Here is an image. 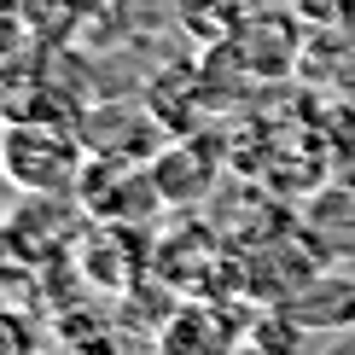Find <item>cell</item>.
<instances>
[{
  "mask_svg": "<svg viewBox=\"0 0 355 355\" xmlns=\"http://www.w3.org/2000/svg\"><path fill=\"white\" fill-rule=\"evenodd\" d=\"M82 169H87V146L76 128L29 123V116L6 123V175L18 192H76Z\"/></svg>",
  "mask_w": 355,
  "mask_h": 355,
  "instance_id": "cell-1",
  "label": "cell"
},
{
  "mask_svg": "<svg viewBox=\"0 0 355 355\" xmlns=\"http://www.w3.org/2000/svg\"><path fill=\"white\" fill-rule=\"evenodd\" d=\"M239 268H245V297L257 309H286L315 274H327V250H320V239L291 227L268 245L239 250Z\"/></svg>",
  "mask_w": 355,
  "mask_h": 355,
  "instance_id": "cell-2",
  "label": "cell"
},
{
  "mask_svg": "<svg viewBox=\"0 0 355 355\" xmlns=\"http://www.w3.org/2000/svg\"><path fill=\"white\" fill-rule=\"evenodd\" d=\"M257 309L250 297H181L175 315L157 327V355H239Z\"/></svg>",
  "mask_w": 355,
  "mask_h": 355,
  "instance_id": "cell-3",
  "label": "cell"
},
{
  "mask_svg": "<svg viewBox=\"0 0 355 355\" xmlns=\"http://www.w3.org/2000/svg\"><path fill=\"white\" fill-rule=\"evenodd\" d=\"M70 257L82 262V274L94 279V286H105V291H135L140 279H152V239L140 233V221H87L82 227V239Z\"/></svg>",
  "mask_w": 355,
  "mask_h": 355,
  "instance_id": "cell-4",
  "label": "cell"
},
{
  "mask_svg": "<svg viewBox=\"0 0 355 355\" xmlns=\"http://www.w3.org/2000/svg\"><path fill=\"white\" fill-rule=\"evenodd\" d=\"M221 175H227V152L216 140H198V135L164 140V152L152 157V181H157L164 210H198V204H210L221 192Z\"/></svg>",
  "mask_w": 355,
  "mask_h": 355,
  "instance_id": "cell-5",
  "label": "cell"
},
{
  "mask_svg": "<svg viewBox=\"0 0 355 355\" xmlns=\"http://www.w3.org/2000/svg\"><path fill=\"white\" fill-rule=\"evenodd\" d=\"M82 146L87 157H116V164H152L164 152V128H157L152 105H128V99H111V105H87L82 116Z\"/></svg>",
  "mask_w": 355,
  "mask_h": 355,
  "instance_id": "cell-6",
  "label": "cell"
},
{
  "mask_svg": "<svg viewBox=\"0 0 355 355\" xmlns=\"http://www.w3.org/2000/svg\"><path fill=\"white\" fill-rule=\"evenodd\" d=\"M297 12H262V18H250L239 35V64L250 70V76H286L291 64H297V47H303V35H297Z\"/></svg>",
  "mask_w": 355,
  "mask_h": 355,
  "instance_id": "cell-7",
  "label": "cell"
},
{
  "mask_svg": "<svg viewBox=\"0 0 355 355\" xmlns=\"http://www.w3.org/2000/svg\"><path fill=\"white\" fill-rule=\"evenodd\" d=\"M286 315L297 320V327H309V332H355V279L338 274V268L315 274L297 297L286 303Z\"/></svg>",
  "mask_w": 355,
  "mask_h": 355,
  "instance_id": "cell-8",
  "label": "cell"
},
{
  "mask_svg": "<svg viewBox=\"0 0 355 355\" xmlns=\"http://www.w3.org/2000/svg\"><path fill=\"white\" fill-rule=\"evenodd\" d=\"M291 12L315 29H344L355 18V0H291Z\"/></svg>",
  "mask_w": 355,
  "mask_h": 355,
  "instance_id": "cell-9",
  "label": "cell"
}]
</instances>
